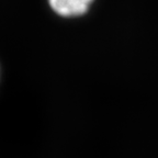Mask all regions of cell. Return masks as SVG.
I'll use <instances>...</instances> for the list:
<instances>
[{"mask_svg": "<svg viewBox=\"0 0 158 158\" xmlns=\"http://www.w3.org/2000/svg\"><path fill=\"white\" fill-rule=\"evenodd\" d=\"M94 0H48L52 9L63 17L81 15L88 10Z\"/></svg>", "mask_w": 158, "mask_h": 158, "instance_id": "1", "label": "cell"}]
</instances>
